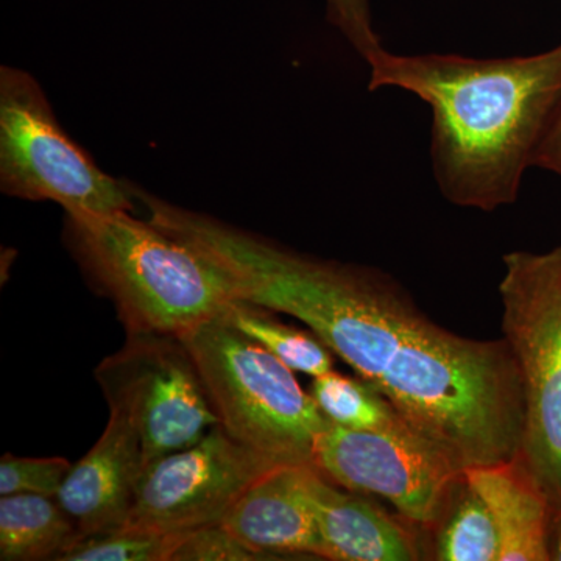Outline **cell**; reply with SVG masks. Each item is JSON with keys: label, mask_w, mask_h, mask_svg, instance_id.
<instances>
[{"label": "cell", "mask_w": 561, "mask_h": 561, "mask_svg": "<svg viewBox=\"0 0 561 561\" xmlns=\"http://www.w3.org/2000/svg\"><path fill=\"white\" fill-rule=\"evenodd\" d=\"M370 91L411 92L431 108V162L460 208L513 205L561 108V44L527 57L398 55L367 62Z\"/></svg>", "instance_id": "obj_1"}, {"label": "cell", "mask_w": 561, "mask_h": 561, "mask_svg": "<svg viewBox=\"0 0 561 561\" xmlns=\"http://www.w3.org/2000/svg\"><path fill=\"white\" fill-rule=\"evenodd\" d=\"M128 187L150 221L201 250L225 273L236 298L300 320L375 387L430 320L386 273L298 253L135 184Z\"/></svg>", "instance_id": "obj_2"}, {"label": "cell", "mask_w": 561, "mask_h": 561, "mask_svg": "<svg viewBox=\"0 0 561 561\" xmlns=\"http://www.w3.org/2000/svg\"><path fill=\"white\" fill-rule=\"evenodd\" d=\"M376 389L461 476L522 454L526 398L505 339L461 337L427 320Z\"/></svg>", "instance_id": "obj_3"}, {"label": "cell", "mask_w": 561, "mask_h": 561, "mask_svg": "<svg viewBox=\"0 0 561 561\" xmlns=\"http://www.w3.org/2000/svg\"><path fill=\"white\" fill-rule=\"evenodd\" d=\"M66 245L116 306L127 334L183 335L236 300L225 273L191 243L127 210L66 213Z\"/></svg>", "instance_id": "obj_4"}, {"label": "cell", "mask_w": 561, "mask_h": 561, "mask_svg": "<svg viewBox=\"0 0 561 561\" xmlns=\"http://www.w3.org/2000/svg\"><path fill=\"white\" fill-rule=\"evenodd\" d=\"M208 390L220 424L243 445L280 465H313L330 420L295 371L225 319L181 335Z\"/></svg>", "instance_id": "obj_5"}, {"label": "cell", "mask_w": 561, "mask_h": 561, "mask_svg": "<svg viewBox=\"0 0 561 561\" xmlns=\"http://www.w3.org/2000/svg\"><path fill=\"white\" fill-rule=\"evenodd\" d=\"M502 332L522 371V457L561 515V245L504 254Z\"/></svg>", "instance_id": "obj_6"}, {"label": "cell", "mask_w": 561, "mask_h": 561, "mask_svg": "<svg viewBox=\"0 0 561 561\" xmlns=\"http://www.w3.org/2000/svg\"><path fill=\"white\" fill-rule=\"evenodd\" d=\"M0 190L65 213H131L136 202L127 181L103 172L62 130L38 81L11 66L0 69Z\"/></svg>", "instance_id": "obj_7"}, {"label": "cell", "mask_w": 561, "mask_h": 561, "mask_svg": "<svg viewBox=\"0 0 561 561\" xmlns=\"http://www.w3.org/2000/svg\"><path fill=\"white\" fill-rule=\"evenodd\" d=\"M108 408L130 416L144 467L190 448L220 424L190 348L180 335L128 334L95 368Z\"/></svg>", "instance_id": "obj_8"}, {"label": "cell", "mask_w": 561, "mask_h": 561, "mask_svg": "<svg viewBox=\"0 0 561 561\" xmlns=\"http://www.w3.org/2000/svg\"><path fill=\"white\" fill-rule=\"evenodd\" d=\"M278 461L243 445L221 424L201 442L147 463L124 527L191 531L224 522L243 493Z\"/></svg>", "instance_id": "obj_9"}, {"label": "cell", "mask_w": 561, "mask_h": 561, "mask_svg": "<svg viewBox=\"0 0 561 561\" xmlns=\"http://www.w3.org/2000/svg\"><path fill=\"white\" fill-rule=\"evenodd\" d=\"M313 465L343 490L381 496L423 526L440 518L463 478L409 427L354 431L330 421L317 438Z\"/></svg>", "instance_id": "obj_10"}, {"label": "cell", "mask_w": 561, "mask_h": 561, "mask_svg": "<svg viewBox=\"0 0 561 561\" xmlns=\"http://www.w3.org/2000/svg\"><path fill=\"white\" fill-rule=\"evenodd\" d=\"M142 468L135 424L121 409L110 408L108 424L101 438L79 463L72 465L57 494L80 538L127 524Z\"/></svg>", "instance_id": "obj_11"}, {"label": "cell", "mask_w": 561, "mask_h": 561, "mask_svg": "<svg viewBox=\"0 0 561 561\" xmlns=\"http://www.w3.org/2000/svg\"><path fill=\"white\" fill-rule=\"evenodd\" d=\"M309 465H287L254 482L232 505L224 524L253 551L324 559L323 541L308 494Z\"/></svg>", "instance_id": "obj_12"}, {"label": "cell", "mask_w": 561, "mask_h": 561, "mask_svg": "<svg viewBox=\"0 0 561 561\" xmlns=\"http://www.w3.org/2000/svg\"><path fill=\"white\" fill-rule=\"evenodd\" d=\"M496 524L500 561L551 560L553 508L522 454L463 472Z\"/></svg>", "instance_id": "obj_13"}, {"label": "cell", "mask_w": 561, "mask_h": 561, "mask_svg": "<svg viewBox=\"0 0 561 561\" xmlns=\"http://www.w3.org/2000/svg\"><path fill=\"white\" fill-rule=\"evenodd\" d=\"M308 494L323 541L324 560L420 559L415 541L400 523L354 491L339 490L317 468L309 470Z\"/></svg>", "instance_id": "obj_14"}, {"label": "cell", "mask_w": 561, "mask_h": 561, "mask_svg": "<svg viewBox=\"0 0 561 561\" xmlns=\"http://www.w3.org/2000/svg\"><path fill=\"white\" fill-rule=\"evenodd\" d=\"M80 538L57 496L9 494L0 497V560H57Z\"/></svg>", "instance_id": "obj_15"}, {"label": "cell", "mask_w": 561, "mask_h": 561, "mask_svg": "<svg viewBox=\"0 0 561 561\" xmlns=\"http://www.w3.org/2000/svg\"><path fill=\"white\" fill-rule=\"evenodd\" d=\"M275 311L254 302L239 300L228 306L225 319L239 331L260 343L294 371L317 376L334 367L332 351L313 332L300 330L276 319Z\"/></svg>", "instance_id": "obj_16"}, {"label": "cell", "mask_w": 561, "mask_h": 561, "mask_svg": "<svg viewBox=\"0 0 561 561\" xmlns=\"http://www.w3.org/2000/svg\"><path fill=\"white\" fill-rule=\"evenodd\" d=\"M323 415L354 431H391L405 426L389 400L365 379L331 370L313 378L311 390Z\"/></svg>", "instance_id": "obj_17"}, {"label": "cell", "mask_w": 561, "mask_h": 561, "mask_svg": "<svg viewBox=\"0 0 561 561\" xmlns=\"http://www.w3.org/2000/svg\"><path fill=\"white\" fill-rule=\"evenodd\" d=\"M459 496L440 531L437 557L442 561H500L501 540L485 502L461 478Z\"/></svg>", "instance_id": "obj_18"}, {"label": "cell", "mask_w": 561, "mask_h": 561, "mask_svg": "<svg viewBox=\"0 0 561 561\" xmlns=\"http://www.w3.org/2000/svg\"><path fill=\"white\" fill-rule=\"evenodd\" d=\"M186 534L121 527L79 538L58 561H171Z\"/></svg>", "instance_id": "obj_19"}, {"label": "cell", "mask_w": 561, "mask_h": 561, "mask_svg": "<svg viewBox=\"0 0 561 561\" xmlns=\"http://www.w3.org/2000/svg\"><path fill=\"white\" fill-rule=\"evenodd\" d=\"M72 463L62 457H16L3 454L0 459V496L9 494H46L57 496Z\"/></svg>", "instance_id": "obj_20"}, {"label": "cell", "mask_w": 561, "mask_h": 561, "mask_svg": "<svg viewBox=\"0 0 561 561\" xmlns=\"http://www.w3.org/2000/svg\"><path fill=\"white\" fill-rule=\"evenodd\" d=\"M267 557L253 551L221 523L187 531L171 561H256Z\"/></svg>", "instance_id": "obj_21"}, {"label": "cell", "mask_w": 561, "mask_h": 561, "mask_svg": "<svg viewBox=\"0 0 561 561\" xmlns=\"http://www.w3.org/2000/svg\"><path fill=\"white\" fill-rule=\"evenodd\" d=\"M328 20L365 62L383 49L373 27L368 0H327Z\"/></svg>", "instance_id": "obj_22"}, {"label": "cell", "mask_w": 561, "mask_h": 561, "mask_svg": "<svg viewBox=\"0 0 561 561\" xmlns=\"http://www.w3.org/2000/svg\"><path fill=\"white\" fill-rule=\"evenodd\" d=\"M535 168L556 173L561 179V108L548 138L545 139L540 151H538Z\"/></svg>", "instance_id": "obj_23"}, {"label": "cell", "mask_w": 561, "mask_h": 561, "mask_svg": "<svg viewBox=\"0 0 561 561\" xmlns=\"http://www.w3.org/2000/svg\"><path fill=\"white\" fill-rule=\"evenodd\" d=\"M551 560L561 561V515L553 519L551 538Z\"/></svg>", "instance_id": "obj_24"}]
</instances>
